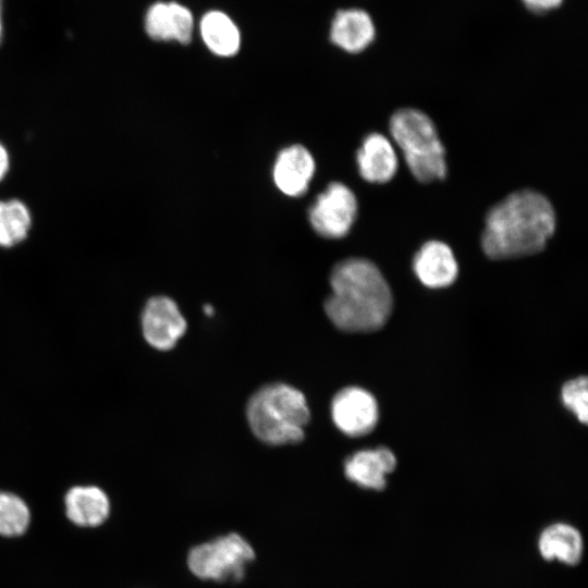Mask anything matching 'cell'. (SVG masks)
Listing matches in <instances>:
<instances>
[{"mask_svg": "<svg viewBox=\"0 0 588 588\" xmlns=\"http://www.w3.org/2000/svg\"><path fill=\"white\" fill-rule=\"evenodd\" d=\"M200 34L208 49L217 56L231 57L240 49V30L223 12L206 13L200 21Z\"/></svg>", "mask_w": 588, "mask_h": 588, "instance_id": "e0dca14e", "label": "cell"}, {"mask_svg": "<svg viewBox=\"0 0 588 588\" xmlns=\"http://www.w3.org/2000/svg\"><path fill=\"white\" fill-rule=\"evenodd\" d=\"M563 0H523L525 5L536 13H542L558 8Z\"/></svg>", "mask_w": 588, "mask_h": 588, "instance_id": "44dd1931", "label": "cell"}, {"mask_svg": "<svg viewBox=\"0 0 588 588\" xmlns=\"http://www.w3.org/2000/svg\"><path fill=\"white\" fill-rule=\"evenodd\" d=\"M204 313H205L206 315H208V316L212 315V314L215 313L213 307L210 306V305H205V306H204Z\"/></svg>", "mask_w": 588, "mask_h": 588, "instance_id": "cb8c5ba5", "label": "cell"}, {"mask_svg": "<svg viewBox=\"0 0 588 588\" xmlns=\"http://www.w3.org/2000/svg\"><path fill=\"white\" fill-rule=\"evenodd\" d=\"M538 549L547 561L575 565L583 555V537L574 526L555 523L542 530L538 539Z\"/></svg>", "mask_w": 588, "mask_h": 588, "instance_id": "2e32d148", "label": "cell"}, {"mask_svg": "<svg viewBox=\"0 0 588 588\" xmlns=\"http://www.w3.org/2000/svg\"><path fill=\"white\" fill-rule=\"evenodd\" d=\"M555 222L554 209L544 195L534 189L516 191L488 211L482 249L492 259L536 254L554 233Z\"/></svg>", "mask_w": 588, "mask_h": 588, "instance_id": "6da1fadb", "label": "cell"}, {"mask_svg": "<svg viewBox=\"0 0 588 588\" xmlns=\"http://www.w3.org/2000/svg\"><path fill=\"white\" fill-rule=\"evenodd\" d=\"M396 460L387 448L363 450L350 456L344 464L345 476L362 488L382 490L385 475L394 470Z\"/></svg>", "mask_w": 588, "mask_h": 588, "instance_id": "4fadbf2b", "label": "cell"}, {"mask_svg": "<svg viewBox=\"0 0 588 588\" xmlns=\"http://www.w3.org/2000/svg\"><path fill=\"white\" fill-rule=\"evenodd\" d=\"M413 268L420 282L431 289L452 284L458 272L451 247L441 241H428L416 253Z\"/></svg>", "mask_w": 588, "mask_h": 588, "instance_id": "30bf717a", "label": "cell"}, {"mask_svg": "<svg viewBox=\"0 0 588 588\" xmlns=\"http://www.w3.org/2000/svg\"><path fill=\"white\" fill-rule=\"evenodd\" d=\"M331 294L324 311L345 332H371L384 326L392 310V294L378 267L365 258H347L330 273Z\"/></svg>", "mask_w": 588, "mask_h": 588, "instance_id": "7a4b0ae2", "label": "cell"}, {"mask_svg": "<svg viewBox=\"0 0 588 588\" xmlns=\"http://www.w3.org/2000/svg\"><path fill=\"white\" fill-rule=\"evenodd\" d=\"M68 518L79 527H98L110 515V500L97 486H74L64 497Z\"/></svg>", "mask_w": 588, "mask_h": 588, "instance_id": "5bb4252c", "label": "cell"}, {"mask_svg": "<svg viewBox=\"0 0 588 588\" xmlns=\"http://www.w3.org/2000/svg\"><path fill=\"white\" fill-rule=\"evenodd\" d=\"M315 172V160L302 145L282 149L274 161L272 176L277 187L287 196L303 195Z\"/></svg>", "mask_w": 588, "mask_h": 588, "instance_id": "9c48e42d", "label": "cell"}, {"mask_svg": "<svg viewBox=\"0 0 588 588\" xmlns=\"http://www.w3.org/2000/svg\"><path fill=\"white\" fill-rule=\"evenodd\" d=\"M29 524L30 510L26 502L12 492L0 491V535L22 536Z\"/></svg>", "mask_w": 588, "mask_h": 588, "instance_id": "d6986e66", "label": "cell"}, {"mask_svg": "<svg viewBox=\"0 0 588 588\" xmlns=\"http://www.w3.org/2000/svg\"><path fill=\"white\" fill-rule=\"evenodd\" d=\"M375 38V26L369 14L350 9L336 12L330 29V39L343 50L357 53L366 49Z\"/></svg>", "mask_w": 588, "mask_h": 588, "instance_id": "9a60e30c", "label": "cell"}, {"mask_svg": "<svg viewBox=\"0 0 588 588\" xmlns=\"http://www.w3.org/2000/svg\"><path fill=\"white\" fill-rule=\"evenodd\" d=\"M357 215V200L353 191L341 182H331L308 210L310 225L326 238L344 237Z\"/></svg>", "mask_w": 588, "mask_h": 588, "instance_id": "8992f818", "label": "cell"}, {"mask_svg": "<svg viewBox=\"0 0 588 588\" xmlns=\"http://www.w3.org/2000/svg\"><path fill=\"white\" fill-rule=\"evenodd\" d=\"M32 226L28 207L19 199L0 200V246L13 247L24 241Z\"/></svg>", "mask_w": 588, "mask_h": 588, "instance_id": "ac0fdd59", "label": "cell"}, {"mask_svg": "<svg viewBox=\"0 0 588 588\" xmlns=\"http://www.w3.org/2000/svg\"><path fill=\"white\" fill-rule=\"evenodd\" d=\"M186 327L176 303L170 297L154 296L146 303L142 330L147 343L156 350H171L185 333Z\"/></svg>", "mask_w": 588, "mask_h": 588, "instance_id": "ba28073f", "label": "cell"}, {"mask_svg": "<svg viewBox=\"0 0 588 588\" xmlns=\"http://www.w3.org/2000/svg\"><path fill=\"white\" fill-rule=\"evenodd\" d=\"M145 29L151 39L187 45L192 40L193 15L179 3L157 2L146 13Z\"/></svg>", "mask_w": 588, "mask_h": 588, "instance_id": "8fae6325", "label": "cell"}, {"mask_svg": "<svg viewBox=\"0 0 588 588\" xmlns=\"http://www.w3.org/2000/svg\"><path fill=\"white\" fill-rule=\"evenodd\" d=\"M254 558L253 548L242 536L229 534L193 548L187 563L192 573L201 579L241 580L245 565Z\"/></svg>", "mask_w": 588, "mask_h": 588, "instance_id": "5b68a950", "label": "cell"}, {"mask_svg": "<svg viewBox=\"0 0 588 588\" xmlns=\"http://www.w3.org/2000/svg\"><path fill=\"white\" fill-rule=\"evenodd\" d=\"M10 168V157L7 148L0 142V182L5 177Z\"/></svg>", "mask_w": 588, "mask_h": 588, "instance_id": "7402d4cb", "label": "cell"}, {"mask_svg": "<svg viewBox=\"0 0 588 588\" xmlns=\"http://www.w3.org/2000/svg\"><path fill=\"white\" fill-rule=\"evenodd\" d=\"M334 425L350 437L369 433L378 421V405L375 397L358 387L339 391L331 403Z\"/></svg>", "mask_w": 588, "mask_h": 588, "instance_id": "52a82bcc", "label": "cell"}, {"mask_svg": "<svg viewBox=\"0 0 588 588\" xmlns=\"http://www.w3.org/2000/svg\"><path fill=\"white\" fill-rule=\"evenodd\" d=\"M564 405L571 409L583 424L588 421V385L587 378L579 377L567 381L562 388Z\"/></svg>", "mask_w": 588, "mask_h": 588, "instance_id": "ffe728a7", "label": "cell"}, {"mask_svg": "<svg viewBox=\"0 0 588 588\" xmlns=\"http://www.w3.org/2000/svg\"><path fill=\"white\" fill-rule=\"evenodd\" d=\"M389 130L416 180L430 183L444 179L445 150L426 113L414 108L399 109L390 118Z\"/></svg>", "mask_w": 588, "mask_h": 588, "instance_id": "277c9868", "label": "cell"}, {"mask_svg": "<svg viewBox=\"0 0 588 588\" xmlns=\"http://www.w3.org/2000/svg\"><path fill=\"white\" fill-rule=\"evenodd\" d=\"M360 176L370 183H387L397 171V156L392 143L380 133L368 134L356 154Z\"/></svg>", "mask_w": 588, "mask_h": 588, "instance_id": "7c38bea8", "label": "cell"}, {"mask_svg": "<svg viewBox=\"0 0 588 588\" xmlns=\"http://www.w3.org/2000/svg\"><path fill=\"white\" fill-rule=\"evenodd\" d=\"M2 30H3V26H2V0H0V42H1V39H2Z\"/></svg>", "mask_w": 588, "mask_h": 588, "instance_id": "603a6c76", "label": "cell"}, {"mask_svg": "<svg viewBox=\"0 0 588 588\" xmlns=\"http://www.w3.org/2000/svg\"><path fill=\"white\" fill-rule=\"evenodd\" d=\"M247 419L253 433L270 445L297 443L304 438L309 408L304 394L285 383H270L248 401Z\"/></svg>", "mask_w": 588, "mask_h": 588, "instance_id": "3957f363", "label": "cell"}]
</instances>
